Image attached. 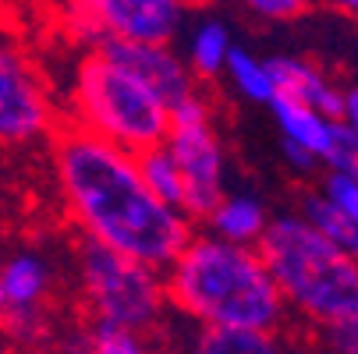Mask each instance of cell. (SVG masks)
I'll list each match as a JSON object with an SVG mask.
<instances>
[{"instance_id": "1", "label": "cell", "mask_w": 358, "mask_h": 354, "mask_svg": "<svg viewBox=\"0 0 358 354\" xmlns=\"http://www.w3.org/2000/svg\"><path fill=\"white\" fill-rule=\"evenodd\" d=\"M46 156L61 209L78 237L164 273L195 234V223L181 209L149 191L128 149L61 121L46 142Z\"/></svg>"}, {"instance_id": "2", "label": "cell", "mask_w": 358, "mask_h": 354, "mask_svg": "<svg viewBox=\"0 0 358 354\" xmlns=\"http://www.w3.org/2000/svg\"><path fill=\"white\" fill-rule=\"evenodd\" d=\"M160 276L171 312L188 323L270 333H284L291 323L255 244H234L195 230Z\"/></svg>"}, {"instance_id": "3", "label": "cell", "mask_w": 358, "mask_h": 354, "mask_svg": "<svg viewBox=\"0 0 358 354\" xmlns=\"http://www.w3.org/2000/svg\"><path fill=\"white\" fill-rule=\"evenodd\" d=\"M284 305L313 330H330L358 316V259L327 241L298 213H270L255 241Z\"/></svg>"}, {"instance_id": "4", "label": "cell", "mask_w": 358, "mask_h": 354, "mask_svg": "<svg viewBox=\"0 0 358 354\" xmlns=\"http://www.w3.org/2000/svg\"><path fill=\"white\" fill-rule=\"evenodd\" d=\"M64 121L107 138L128 153L160 145L171 131V107L142 78L110 61L99 46L82 50L71 71Z\"/></svg>"}, {"instance_id": "5", "label": "cell", "mask_w": 358, "mask_h": 354, "mask_svg": "<svg viewBox=\"0 0 358 354\" xmlns=\"http://www.w3.org/2000/svg\"><path fill=\"white\" fill-rule=\"evenodd\" d=\"M71 266L85 323L124 326L145 337H157L164 330L171 305L160 270L135 263L89 237H78L71 244Z\"/></svg>"}, {"instance_id": "6", "label": "cell", "mask_w": 358, "mask_h": 354, "mask_svg": "<svg viewBox=\"0 0 358 354\" xmlns=\"http://www.w3.org/2000/svg\"><path fill=\"white\" fill-rule=\"evenodd\" d=\"M164 145L185 177L181 213L199 227L227 191V149L213 121V103L202 89L171 107V131Z\"/></svg>"}, {"instance_id": "7", "label": "cell", "mask_w": 358, "mask_h": 354, "mask_svg": "<svg viewBox=\"0 0 358 354\" xmlns=\"http://www.w3.org/2000/svg\"><path fill=\"white\" fill-rule=\"evenodd\" d=\"M57 263L29 244L0 263V337L18 351H43L54 337Z\"/></svg>"}, {"instance_id": "8", "label": "cell", "mask_w": 358, "mask_h": 354, "mask_svg": "<svg viewBox=\"0 0 358 354\" xmlns=\"http://www.w3.org/2000/svg\"><path fill=\"white\" fill-rule=\"evenodd\" d=\"M61 121V103L36 57L15 36L0 32V149L46 145Z\"/></svg>"}, {"instance_id": "9", "label": "cell", "mask_w": 358, "mask_h": 354, "mask_svg": "<svg viewBox=\"0 0 358 354\" xmlns=\"http://www.w3.org/2000/svg\"><path fill=\"white\" fill-rule=\"evenodd\" d=\"M96 22L103 39L128 43H174L185 18L202 0H75Z\"/></svg>"}, {"instance_id": "10", "label": "cell", "mask_w": 358, "mask_h": 354, "mask_svg": "<svg viewBox=\"0 0 358 354\" xmlns=\"http://www.w3.org/2000/svg\"><path fill=\"white\" fill-rule=\"evenodd\" d=\"M110 61H117L124 71L142 78L167 107L188 99L202 89V82L188 71L185 57L174 50V43H128V39H103L96 43Z\"/></svg>"}, {"instance_id": "11", "label": "cell", "mask_w": 358, "mask_h": 354, "mask_svg": "<svg viewBox=\"0 0 358 354\" xmlns=\"http://www.w3.org/2000/svg\"><path fill=\"white\" fill-rule=\"evenodd\" d=\"M164 354H294L287 330L270 333V330H231V326H202L188 323L174 326L171 316L164 330L157 333Z\"/></svg>"}, {"instance_id": "12", "label": "cell", "mask_w": 358, "mask_h": 354, "mask_svg": "<svg viewBox=\"0 0 358 354\" xmlns=\"http://www.w3.org/2000/svg\"><path fill=\"white\" fill-rule=\"evenodd\" d=\"M266 68L273 75V89L284 99H294V103H305L327 117L337 121L341 114V82L334 75H327V68H320L309 57L298 54H273L266 57Z\"/></svg>"}, {"instance_id": "13", "label": "cell", "mask_w": 358, "mask_h": 354, "mask_svg": "<svg viewBox=\"0 0 358 354\" xmlns=\"http://www.w3.org/2000/svg\"><path fill=\"white\" fill-rule=\"evenodd\" d=\"M266 223H270V206L259 195L224 191V198L213 206V213L202 220V230L213 237H224V241H234V244H255L263 237Z\"/></svg>"}, {"instance_id": "14", "label": "cell", "mask_w": 358, "mask_h": 354, "mask_svg": "<svg viewBox=\"0 0 358 354\" xmlns=\"http://www.w3.org/2000/svg\"><path fill=\"white\" fill-rule=\"evenodd\" d=\"M266 110L273 114V124H277L280 138L309 149V153L320 160V167H323V156H327L330 138H334V117L305 107V103H294V99H284V96H277Z\"/></svg>"}, {"instance_id": "15", "label": "cell", "mask_w": 358, "mask_h": 354, "mask_svg": "<svg viewBox=\"0 0 358 354\" xmlns=\"http://www.w3.org/2000/svg\"><path fill=\"white\" fill-rule=\"evenodd\" d=\"M185 64L188 71L199 78V82H213L224 75V64H227V54L234 46V36H231V25L217 15H206L199 18L192 29H188V39H185Z\"/></svg>"}, {"instance_id": "16", "label": "cell", "mask_w": 358, "mask_h": 354, "mask_svg": "<svg viewBox=\"0 0 358 354\" xmlns=\"http://www.w3.org/2000/svg\"><path fill=\"white\" fill-rule=\"evenodd\" d=\"M224 78L231 82L234 96H241L245 103L252 107H270L277 99V89H273V75L266 68V57H255L252 50L245 46H231L227 54V64H224Z\"/></svg>"}, {"instance_id": "17", "label": "cell", "mask_w": 358, "mask_h": 354, "mask_svg": "<svg viewBox=\"0 0 358 354\" xmlns=\"http://www.w3.org/2000/svg\"><path fill=\"white\" fill-rule=\"evenodd\" d=\"M298 216L309 223V227H316L327 241H334L344 256L358 259V223L348 220L344 213H337L330 202L320 195V188L301 191V198H298Z\"/></svg>"}, {"instance_id": "18", "label": "cell", "mask_w": 358, "mask_h": 354, "mask_svg": "<svg viewBox=\"0 0 358 354\" xmlns=\"http://www.w3.org/2000/svg\"><path fill=\"white\" fill-rule=\"evenodd\" d=\"M135 163H138L142 181L149 184V191L160 202H167V206H174V209L185 206V177H181V167H178V160L171 156V149L164 142L135 153Z\"/></svg>"}, {"instance_id": "19", "label": "cell", "mask_w": 358, "mask_h": 354, "mask_svg": "<svg viewBox=\"0 0 358 354\" xmlns=\"http://www.w3.org/2000/svg\"><path fill=\"white\" fill-rule=\"evenodd\" d=\"M82 347H89L92 354H164L157 337H145L124 326H107V323H85L71 333Z\"/></svg>"}, {"instance_id": "20", "label": "cell", "mask_w": 358, "mask_h": 354, "mask_svg": "<svg viewBox=\"0 0 358 354\" xmlns=\"http://www.w3.org/2000/svg\"><path fill=\"white\" fill-rule=\"evenodd\" d=\"M320 195L330 202L337 213H344L348 220L358 223V177L351 174H337V170H323L320 177Z\"/></svg>"}, {"instance_id": "21", "label": "cell", "mask_w": 358, "mask_h": 354, "mask_svg": "<svg viewBox=\"0 0 358 354\" xmlns=\"http://www.w3.org/2000/svg\"><path fill=\"white\" fill-rule=\"evenodd\" d=\"M323 170H337V174H351L358 177V135L334 121V138H330V149L323 156Z\"/></svg>"}, {"instance_id": "22", "label": "cell", "mask_w": 358, "mask_h": 354, "mask_svg": "<svg viewBox=\"0 0 358 354\" xmlns=\"http://www.w3.org/2000/svg\"><path fill=\"white\" fill-rule=\"evenodd\" d=\"M238 4L259 22H298L313 8L309 0H238Z\"/></svg>"}, {"instance_id": "23", "label": "cell", "mask_w": 358, "mask_h": 354, "mask_svg": "<svg viewBox=\"0 0 358 354\" xmlns=\"http://www.w3.org/2000/svg\"><path fill=\"white\" fill-rule=\"evenodd\" d=\"M323 333V351L327 354H358V316H351L348 323H337Z\"/></svg>"}, {"instance_id": "24", "label": "cell", "mask_w": 358, "mask_h": 354, "mask_svg": "<svg viewBox=\"0 0 358 354\" xmlns=\"http://www.w3.org/2000/svg\"><path fill=\"white\" fill-rule=\"evenodd\" d=\"M280 153H284V163H287L294 174H301V177H309V174H320V170H323L320 160L309 153V149H301V145H294V142H284V138H280Z\"/></svg>"}, {"instance_id": "25", "label": "cell", "mask_w": 358, "mask_h": 354, "mask_svg": "<svg viewBox=\"0 0 358 354\" xmlns=\"http://www.w3.org/2000/svg\"><path fill=\"white\" fill-rule=\"evenodd\" d=\"M337 121L348 124L358 135V85H344L341 89V114H337Z\"/></svg>"}, {"instance_id": "26", "label": "cell", "mask_w": 358, "mask_h": 354, "mask_svg": "<svg viewBox=\"0 0 358 354\" xmlns=\"http://www.w3.org/2000/svg\"><path fill=\"white\" fill-rule=\"evenodd\" d=\"M313 8H323L330 15H341L348 22H358V0H309Z\"/></svg>"}, {"instance_id": "27", "label": "cell", "mask_w": 358, "mask_h": 354, "mask_svg": "<svg viewBox=\"0 0 358 354\" xmlns=\"http://www.w3.org/2000/svg\"><path fill=\"white\" fill-rule=\"evenodd\" d=\"M36 354H92L89 347H82L75 337H64L61 344H54V347H43V351H36Z\"/></svg>"}, {"instance_id": "28", "label": "cell", "mask_w": 358, "mask_h": 354, "mask_svg": "<svg viewBox=\"0 0 358 354\" xmlns=\"http://www.w3.org/2000/svg\"><path fill=\"white\" fill-rule=\"evenodd\" d=\"M18 4H25V0H4V8H18Z\"/></svg>"}, {"instance_id": "29", "label": "cell", "mask_w": 358, "mask_h": 354, "mask_svg": "<svg viewBox=\"0 0 358 354\" xmlns=\"http://www.w3.org/2000/svg\"><path fill=\"white\" fill-rule=\"evenodd\" d=\"M0 354H15V347H8V344H0Z\"/></svg>"}, {"instance_id": "30", "label": "cell", "mask_w": 358, "mask_h": 354, "mask_svg": "<svg viewBox=\"0 0 358 354\" xmlns=\"http://www.w3.org/2000/svg\"><path fill=\"white\" fill-rule=\"evenodd\" d=\"M4 11H8V8H4V0H0V15H4Z\"/></svg>"}]
</instances>
